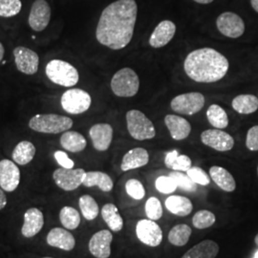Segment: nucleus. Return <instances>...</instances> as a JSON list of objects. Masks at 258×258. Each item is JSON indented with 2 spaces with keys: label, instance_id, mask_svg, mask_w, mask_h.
I'll list each match as a JSON object with an SVG mask.
<instances>
[{
  "label": "nucleus",
  "instance_id": "36",
  "mask_svg": "<svg viewBox=\"0 0 258 258\" xmlns=\"http://www.w3.org/2000/svg\"><path fill=\"white\" fill-rule=\"evenodd\" d=\"M215 220H216V217L212 212L203 210L194 214L192 224L194 228L198 230H204L212 227V225L215 223Z\"/></svg>",
  "mask_w": 258,
  "mask_h": 258
},
{
  "label": "nucleus",
  "instance_id": "10",
  "mask_svg": "<svg viewBox=\"0 0 258 258\" xmlns=\"http://www.w3.org/2000/svg\"><path fill=\"white\" fill-rule=\"evenodd\" d=\"M216 26L225 37H240L245 32V23L238 15L232 12H225L216 19Z\"/></svg>",
  "mask_w": 258,
  "mask_h": 258
},
{
  "label": "nucleus",
  "instance_id": "29",
  "mask_svg": "<svg viewBox=\"0 0 258 258\" xmlns=\"http://www.w3.org/2000/svg\"><path fill=\"white\" fill-rule=\"evenodd\" d=\"M102 216L111 231L115 232L121 231L123 227V220L118 208L114 204H106L102 207Z\"/></svg>",
  "mask_w": 258,
  "mask_h": 258
},
{
  "label": "nucleus",
  "instance_id": "43",
  "mask_svg": "<svg viewBox=\"0 0 258 258\" xmlns=\"http://www.w3.org/2000/svg\"><path fill=\"white\" fill-rule=\"evenodd\" d=\"M246 147L250 151L258 150V125H254L249 129L247 138H246Z\"/></svg>",
  "mask_w": 258,
  "mask_h": 258
},
{
  "label": "nucleus",
  "instance_id": "31",
  "mask_svg": "<svg viewBox=\"0 0 258 258\" xmlns=\"http://www.w3.org/2000/svg\"><path fill=\"white\" fill-rule=\"evenodd\" d=\"M165 164L168 168L175 171H187L191 167V160L186 155H181L177 150L166 154Z\"/></svg>",
  "mask_w": 258,
  "mask_h": 258
},
{
  "label": "nucleus",
  "instance_id": "24",
  "mask_svg": "<svg viewBox=\"0 0 258 258\" xmlns=\"http://www.w3.org/2000/svg\"><path fill=\"white\" fill-rule=\"evenodd\" d=\"M210 175L212 181L217 184L221 189L227 192L234 191L236 183L233 176L224 167L213 166L210 169Z\"/></svg>",
  "mask_w": 258,
  "mask_h": 258
},
{
  "label": "nucleus",
  "instance_id": "27",
  "mask_svg": "<svg viewBox=\"0 0 258 258\" xmlns=\"http://www.w3.org/2000/svg\"><path fill=\"white\" fill-rule=\"evenodd\" d=\"M61 147L73 153L81 152L86 148L87 142L83 135L76 131H65L60 137Z\"/></svg>",
  "mask_w": 258,
  "mask_h": 258
},
{
  "label": "nucleus",
  "instance_id": "4",
  "mask_svg": "<svg viewBox=\"0 0 258 258\" xmlns=\"http://www.w3.org/2000/svg\"><path fill=\"white\" fill-rule=\"evenodd\" d=\"M48 79L57 85L72 87L79 83L80 76L73 65L60 59H53L45 68Z\"/></svg>",
  "mask_w": 258,
  "mask_h": 258
},
{
  "label": "nucleus",
  "instance_id": "2",
  "mask_svg": "<svg viewBox=\"0 0 258 258\" xmlns=\"http://www.w3.org/2000/svg\"><path fill=\"white\" fill-rule=\"evenodd\" d=\"M230 63L225 55L212 48L194 50L185 57V74L196 83H216L229 71Z\"/></svg>",
  "mask_w": 258,
  "mask_h": 258
},
{
  "label": "nucleus",
  "instance_id": "46",
  "mask_svg": "<svg viewBox=\"0 0 258 258\" xmlns=\"http://www.w3.org/2000/svg\"><path fill=\"white\" fill-rule=\"evenodd\" d=\"M250 5H251L252 9L258 13V0H250Z\"/></svg>",
  "mask_w": 258,
  "mask_h": 258
},
{
  "label": "nucleus",
  "instance_id": "15",
  "mask_svg": "<svg viewBox=\"0 0 258 258\" xmlns=\"http://www.w3.org/2000/svg\"><path fill=\"white\" fill-rule=\"evenodd\" d=\"M19 183V166L8 159L0 161V187L7 192H12L18 188Z\"/></svg>",
  "mask_w": 258,
  "mask_h": 258
},
{
  "label": "nucleus",
  "instance_id": "37",
  "mask_svg": "<svg viewBox=\"0 0 258 258\" xmlns=\"http://www.w3.org/2000/svg\"><path fill=\"white\" fill-rule=\"evenodd\" d=\"M22 8L21 0H0V17L12 18L19 15Z\"/></svg>",
  "mask_w": 258,
  "mask_h": 258
},
{
  "label": "nucleus",
  "instance_id": "9",
  "mask_svg": "<svg viewBox=\"0 0 258 258\" xmlns=\"http://www.w3.org/2000/svg\"><path fill=\"white\" fill-rule=\"evenodd\" d=\"M85 171L83 168H63L59 167L53 173L55 184L65 191H72L83 184Z\"/></svg>",
  "mask_w": 258,
  "mask_h": 258
},
{
  "label": "nucleus",
  "instance_id": "49",
  "mask_svg": "<svg viewBox=\"0 0 258 258\" xmlns=\"http://www.w3.org/2000/svg\"><path fill=\"white\" fill-rule=\"evenodd\" d=\"M254 243H255V245L258 247V233L256 234V236H255V238H254Z\"/></svg>",
  "mask_w": 258,
  "mask_h": 258
},
{
  "label": "nucleus",
  "instance_id": "30",
  "mask_svg": "<svg viewBox=\"0 0 258 258\" xmlns=\"http://www.w3.org/2000/svg\"><path fill=\"white\" fill-rule=\"evenodd\" d=\"M231 105L240 114H251L258 109V98L253 95H239L232 100Z\"/></svg>",
  "mask_w": 258,
  "mask_h": 258
},
{
  "label": "nucleus",
  "instance_id": "52",
  "mask_svg": "<svg viewBox=\"0 0 258 258\" xmlns=\"http://www.w3.org/2000/svg\"><path fill=\"white\" fill-rule=\"evenodd\" d=\"M257 175H258V166H257Z\"/></svg>",
  "mask_w": 258,
  "mask_h": 258
},
{
  "label": "nucleus",
  "instance_id": "12",
  "mask_svg": "<svg viewBox=\"0 0 258 258\" xmlns=\"http://www.w3.org/2000/svg\"><path fill=\"white\" fill-rule=\"evenodd\" d=\"M201 141L204 145L217 151H229L234 146V140L231 135L221 129H208L201 134Z\"/></svg>",
  "mask_w": 258,
  "mask_h": 258
},
{
  "label": "nucleus",
  "instance_id": "18",
  "mask_svg": "<svg viewBox=\"0 0 258 258\" xmlns=\"http://www.w3.org/2000/svg\"><path fill=\"white\" fill-rule=\"evenodd\" d=\"M89 135L94 148L98 151H105L112 143L113 128L108 123H97L89 130Z\"/></svg>",
  "mask_w": 258,
  "mask_h": 258
},
{
  "label": "nucleus",
  "instance_id": "34",
  "mask_svg": "<svg viewBox=\"0 0 258 258\" xmlns=\"http://www.w3.org/2000/svg\"><path fill=\"white\" fill-rule=\"evenodd\" d=\"M79 206L81 209V212L83 213V217L88 220L92 221L96 219L99 215L100 209L99 205L96 202V200L90 195H83L79 200Z\"/></svg>",
  "mask_w": 258,
  "mask_h": 258
},
{
  "label": "nucleus",
  "instance_id": "28",
  "mask_svg": "<svg viewBox=\"0 0 258 258\" xmlns=\"http://www.w3.org/2000/svg\"><path fill=\"white\" fill-rule=\"evenodd\" d=\"M36 155V148L29 141H22L17 145L13 151V160L20 166H26Z\"/></svg>",
  "mask_w": 258,
  "mask_h": 258
},
{
  "label": "nucleus",
  "instance_id": "11",
  "mask_svg": "<svg viewBox=\"0 0 258 258\" xmlns=\"http://www.w3.org/2000/svg\"><path fill=\"white\" fill-rule=\"evenodd\" d=\"M136 233L138 239L149 247H158L163 241L162 229L152 220H140L136 226Z\"/></svg>",
  "mask_w": 258,
  "mask_h": 258
},
{
  "label": "nucleus",
  "instance_id": "21",
  "mask_svg": "<svg viewBox=\"0 0 258 258\" xmlns=\"http://www.w3.org/2000/svg\"><path fill=\"white\" fill-rule=\"evenodd\" d=\"M165 123L170 132L171 137L176 141H182L187 138L191 132L190 123L184 118L176 115H166Z\"/></svg>",
  "mask_w": 258,
  "mask_h": 258
},
{
  "label": "nucleus",
  "instance_id": "39",
  "mask_svg": "<svg viewBox=\"0 0 258 258\" xmlns=\"http://www.w3.org/2000/svg\"><path fill=\"white\" fill-rule=\"evenodd\" d=\"M146 213L150 220H159L163 216V208L156 197H150L146 203Z\"/></svg>",
  "mask_w": 258,
  "mask_h": 258
},
{
  "label": "nucleus",
  "instance_id": "1",
  "mask_svg": "<svg viewBox=\"0 0 258 258\" xmlns=\"http://www.w3.org/2000/svg\"><path fill=\"white\" fill-rule=\"evenodd\" d=\"M138 15L135 0H117L102 11L96 37L104 46L120 50L131 41Z\"/></svg>",
  "mask_w": 258,
  "mask_h": 258
},
{
  "label": "nucleus",
  "instance_id": "14",
  "mask_svg": "<svg viewBox=\"0 0 258 258\" xmlns=\"http://www.w3.org/2000/svg\"><path fill=\"white\" fill-rule=\"evenodd\" d=\"M15 62L19 72L25 75L36 74L38 70L39 57L35 51L26 48L19 46L14 50Z\"/></svg>",
  "mask_w": 258,
  "mask_h": 258
},
{
  "label": "nucleus",
  "instance_id": "20",
  "mask_svg": "<svg viewBox=\"0 0 258 258\" xmlns=\"http://www.w3.org/2000/svg\"><path fill=\"white\" fill-rule=\"evenodd\" d=\"M47 244L51 247L70 251L76 246V240L71 232L61 229L54 228L47 234Z\"/></svg>",
  "mask_w": 258,
  "mask_h": 258
},
{
  "label": "nucleus",
  "instance_id": "16",
  "mask_svg": "<svg viewBox=\"0 0 258 258\" xmlns=\"http://www.w3.org/2000/svg\"><path fill=\"white\" fill-rule=\"evenodd\" d=\"M113 235L107 230L96 232L89 241L88 248L93 256L96 258H108L111 255V243Z\"/></svg>",
  "mask_w": 258,
  "mask_h": 258
},
{
  "label": "nucleus",
  "instance_id": "45",
  "mask_svg": "<svg viewBox=\"0 0 258 258\" xmlns=\"http://www.w3.org/2000/svg\"><path fill=\"white\" fill-rule=\"evenodd\" d=\"M7 205V197L2 189H0V211L3 210Z\"/></svg>",
  "mask_w": 258,
  "mask_h": 258
},
{
  "label": "nucleus",
  "instance_id": "42",
  "mask_svg": "<svg viewBox=\"0 0 258 258\" xmlns=\"http://www.w3.org/2000/svg\"><path fill=\"white\" fill-rule=\"evenodd\" d=\"M186 174L194 181L195 184L208 185L211 183V178L207 174V172L198 166H191L186 171Z\"/></svg>",
  "mask_w": 258,
  "mask_h": 258
},
{
  "label": "nucleus",
  "instance_id": "8",
  "mask_svg": "<svg viewBox=\"0 0 258 258\" xmlns=\"http://www.w3.org/2000/svg\"><path fill=\"white\" fill-rule=\"evenodd\" d=\"M205 105L203 94L198 92L185 93L176 96L170 102L173 111L183 115H194L201 110Z\"/></svg>",
  "mask_w": 258,
  "mask_h": 258
},
{
  "label": "nucleus",
  "instance_id": "25",
  "mask_svg": "<svg viewBox=\"0 0 258 258\" xmlns=\"http://www.w3.org/2000/svg\"><path fill=\"white\" fill-rule=\"evenodd\" d=\"M83 185L86 187L98 186L104 192H109L113 188V181L110 176L102 171H89L85 173Z\"/></svg>",
  "mask_w": 258,
  "mask_h": 258
},
{
  "label": "nucleus",
  "instance_id": "6",
  "mask_svg": "<svg viewBox=\"0 0 258 258\" xmlns=\"http://www.w3.org/2000/svg\"><path fill=\"white\" fill-rule=\"evenodd\" d=\"M126 123L130 136L135 140H150L156 135L152 121L142 111L129 110L126 113Z\"/></svg>",
  "mask_w": 258,
  "mask_h": 258
},
{
  "label": "nucleus",
  "instance_id": "19",
  "mask_svg": "<svg viewBox=\"0 0 258 258\" xmlns=\"http://www.w3.org/2000/svg\"><path fill=\"white\" fill-rule=\"evenodd\" d=\"M176 33L175 24L170 20H163L154 29L149 38V44L153 48H162L168 44Z\"/></svg>",
  "mask_w": 258,
  "mask_h": 258
},
{
  "label": "nucleus",
  "instance_id": "23",
  "mask_svg": "<svg viewBox=\"0 0 258 258\" xmlns=\"http://www.w3.org/2000/svg\"><path fill=\"white\" fill-rule=\"evenodd\" d=\"M219 252V246L212 240H204L188 249L182 258H215Z\"/></svg>",
  "mask_w": 258,
  "mask_h": 258
},
{
  "label": "nucleus",
  "instance_id": "50",
  "mask_svg": "<svg viewBox=\"0 0 258 258\" xmlns=\"http://www.w3.org/2000/svg\"><path fill=\"white\" fill-rule=\"evenodd\" d=\"M253 258H258V249H257V251H256V252H255V254H254V257Z\"/></svg>",
  "mask_w": 258,
  "mask_h": 258
},
{
  "label": "nucleus",
  "instance_id": "35",
  "mask_svg": "<svg viewBox=\"0 0 258 258\" xmlns=\"http://www.w3.org/2000/svg\"><path fill=\"white\" fill-rule=\"evenodd\" d=\"M59 220L67 230H76L81 224V215L72 207H63L59 212Z\"/></svg>",
  "mask_w": 258,
  "mask_h": 258
},
{
  "label": "nucleus",
  "instance_id": "41",
  "mask_svg": "<svg viewBox=\"0 0 258 258\" xmlns=\"http://www.w3.org/2000/svg\"><path fill=\"white\" fill-rule=\"evenodd\" d=\"M155 186L158 191L164 194H172L178 187L170 176H160L155 182Z\"/></svg>",
  "mask_w": 258,
  "mask_h": 258
},
{
  "label": "nucleus",
  "instance_id": "26",
  "mask_svg": "<svg viewBox=\"0 0 258 258\" xmlns=\"http://www.w3.org/2000/svg\"><path fill=\"white\" fill-rule=\"evenodd\" d=\"M166 207L171 213L181 217L187 216L194 210L191 201L188 198L180 195L168 197L166 200Z\"/></svg>",
  "mask_w": 258,
  "mask_h": 258
},
{
  "label": "nucleus",
  "instance_id": "5",
  "mask_svg": "<svg viewBox=\"0 0 258 258\" xmlns=\"http://www.w3.org/2000/svg\"><path fill=\"white\" fill-rule=\"evenodd\" d=\"M140 81L137 73L131 68H122L113 76L111 89L113 93L122 98L134 97L139 91Z\"/></svg>",
  "mask_w": 258,
  "mask_h": 258
},
{
  "label": "nucleus",
  "instance_id": "48",
  "mask_svg": "<svg viewBox=\"0 0 258 258\" xmlns=\"http://www.w3.org/2000/svg\"><path fill=\"white\" fill-rule=\"evenodd\" d=\"M194 1L199 3V4H210L213 0H194Z\"/></svg>",
  "mask_w": 258,
  "mask_h": 258
},
{
  "label": "nucleus",
  "instance_id": "38",
  "mask_svg": "<svg viewBox=\"0 0 258 258\" xmlns=\"http://www.w3.org/2000/svg\"><path fill=\"white\" fill-rule=\"evenodd\" d=\"M169 176L174 180V182H175L178 187L183 188L185 191L192 192V191H195L197 189L196 184L188 177L187 174L185 175L180 171L174 170L173 172L169 173Z\"/></svg>",
  "mask_w": 258,
  "mask_h": 258
},
{
  "label": "nucleus",
  "instance_id": "32",
  "mask_svg": "<svg viewBox=\"0 0 258 258\" xmlns=\"http://www.w3.org/2000/svg\"><path fill=\"white\" fill-rule=\"evenodd\" d=\"M191 228L185 224H180L173 227L168 233V241L173 246L182 247L184 246L191 235Z\"/></svg>",
  "mask_w": 258,
  "mask_h": 258
},
{
  "label": "nucleus",
  "instance_id": "47",
  "mask_svg": "<svg viewBox=\"0 0 258 258\" xmlns=\"http://www.w3.org/2000/svg\"><path fill=\"white\" fill-rule=\"evenodd\" d=\"M4 54H5V49H4V46L2 45V43L0 42V62L4 57Z\"/></svg>",
  "mask_w": 258,
  "mask_h": 258
},
{
  "label": "nucleus",
  "instance_id": "51",
  "mask_svg": "<svg viewBox=\"0 0 258 258\" xmlns=\"http://www.w3.org/2000/svg\"><path fill=\"white\" fill-rule=\"evenodd\" d=\"M42 258H53V257H42Z\"/></svg>",
  "mask_w": 258,
  "mask_h": 258
},
{
  "label": "nucleus",
  "instance_id": "3",
  "mask_svg": "<svg viewBox=\"0 0 258 258\" xmlns=\"http://www.w3.org/2000/svg\"><path fill=\"white\" fill-rule=\"evenodd\" d=\"M72 126V119L56 114L36 115L29 120L30 128L45 134H59L68 131Z\"/></svg>",
  "mask_w": 258,
  "mask_h": 258
},
{
  "label": "nucleus",
  "instance_id": "40",
  "mask_svg": "<svg viewBox=\"0 0 258 258\" xmlns=\"http://www.w3.org/2000/svg\"><path fill=\"white\" fill-rule=\"evenodd\" d=\"M125 190L129 196L135 200H142L146 195L144 185L136 179H130L126 182Z\"/></svg>",
  "mask_w": 258,
  "mask_h": 258
},
{
  "label": "nucleus",
  "instance_id": "17",
  "mask_svg": "<svg viewBox=\"0 0 258 258\" xmlns=\"http://www.w3.org/2000/svg\"><path fill=\"white\" fill-rule=\"evenodd\" d=\"M44 226L43 213L37 208H31L24 214V223L21 228V233L26 238L36 236Z\"/></svg>",
  "mask_w": 258,
  "mask_h": 258
},
{
  "label": "nucleus",
  "instance_id": "33",
  "mask_svg": "<svg viewBox=\"0 0 258 258\" xmlns=\"http://www.w3.org/2000/svg\"><path fill=\"white\" fill-rule=\"evenodd\" d=\"M207 117L210 123L215 128H226L229 125V118L226 111L218 104H212L207 111Z\"/></svg>",
  "mask_w": 258,
  "mask_h": 258
},
{
  "label": "nucleus",
  "instance_id": "13",
  "mask_svg": "<svg viewBox=\"0 0 258 258\" xmlns=\"http://www.w3.org/2000/svg\"><path fill=\"white\" fill-rule=\"evenodd\" d=\"M51 19V7L46 0H36L30 11L28 23L32 30L41 32L45 30Z\"/></svg>",
  "mask_w": 258,
  "mask_h": 258
},
{
  "label": "nucleus",
  "instance_id": "44",
  "mask_svg": "<svg viewBox=\"0 0 258 258\" xmlns=\"http://www.w3.org/2000/svg\"><path fill=\"white\" fill-rule=\"evenodd\" d=\"M55 161L57 164L63 168H73L75 166V163L69 158V156L65 153L64 151H55Z\"/></svg>",
  "mask_w": 258,
  "mask_h": 258
},
{
  "label": "nucleus",
  "instance_id": "22",
  "mask_svg": "<svg viewBox=\"0 0 258 258\" xmlns=\"http://www.w3.org/2000/svg\"><path fill=\"white\" fill-rule=\"evenodd\" d=\"M149 155L148 150L145 148H136L130 149L123 156L120 168L122 171H128L131 169L139 168L148 165Z\"/></svg>",
  "mask_w": 258,
  "mask_h": 258
},
{
  "label": "nucleus",
  "instance_id": "7",
  "mask_svg": "<svg viewBox=\"0 0 258 258\" xmlns=\"http://www.w3.org/2000/svg\"><path fill=\"white\" fill-rule=\"evenodd\" d=\"M91 96L83 89L74 88L63 93L60 103L67 113L78 115L88 110L91 106Z\"/></svg>",
  "mask_w": 258,
  "mask_h": 258
}]
</instances>
